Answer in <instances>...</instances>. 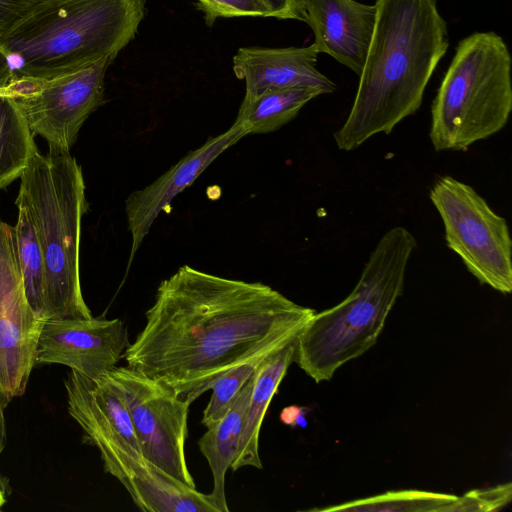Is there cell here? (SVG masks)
I'll return each instance as SVG.
<instances>
[{"label": "cell", "mask_w": 512, "mask_h": 512, "mask_svg": "<svg viewBox=\"0 0 512 512\" xmlns=\"http://www.w3.org/2000/svg\"><path fill=\"white\" fill-rule=\"evenodd\" d=\"M457 496L421 490L389 491L313 511L325 512H439Z\"/></svg>", "instance_id": "ffe728a7"}, {"label": "cell", "mask_w": 512, "mask_h": 512, "mask_svg": "<svg viewBox=\"0 0 512 512\" xmlns=\"http://www.w3.org/2000/svg\"><path fill=\"white\" fill-rule=\"evenodd\" d=\"M43 321L26 297L14 227L0 221V395L5 407L26 391Z\"/></svg>", "instance_id": "30bf717a"}, {"label": "cell", "mask_w": 512, "mask_h": 512, "mask_svg": "<svg viewBox=\"0 0 512 512\" xmlns=\"http://www.w3.org/2000/svg\"><path fill=\"white\" fill-rule=\"evenodd\" d=\"M37 151L34 135L16 101L0 94V189L21 177Z\"/></svg>", "instance_id": "ac0fdd59"}, {"label": "cell", "mask_w": 512, "mask_h": 512, "mask_svg": "<svg viewBox=\"0 0 512 512\" xmlns=\"http://www.w3.org/2000/svg\"><path fill=\"white\" fill-rule=\"evenodd\" d=\"M114 59L106 56L13 97L32 134L48 143L50 153H70L83 123L103 102L104 77Z\"/></svg>", "instance_id": "9c48e42d"}, {"label": "cell", "mask_w": 512, "mask_h": 512, "mask_svg": "<svg viewBox=\"0 0 512 512\" xmlns=\"http://www.w3.org/2000/svg\"><path fill=\"white\" fill-rule=\"evenodd\" d=\"M18 219L14 227L18 260L28 302L36 315L46 318L45 262L37 233L25 205L15 202Z\"/></svg>", "instance_id": "d6986e66"}, {"label": "cell", "mask_w": 512, "mask_h": 512, "mask_svg": "<svg viewBox=\"0 0 512 512\" xmlns=\"http://www.w3.org/2000/svg\"><path fill=\"white\" fill-rule=\"evenodd\" d=\"M5 405L3 403V400L1 398V395H0V454L2 452V450L4 449L5 447V444H6V439H7V436H6V425H5V418H4V410H5Z\"/></svg>", "instance_id": "4316f807"}, {"label": "cell", "mask_w": 512, "mask_h": 512, "mask_svg": "<svg viewBox=\"0 0 512 512\" xmlns=\"http://www.w3.org/2000/svg\"><path fill=\"white\" fill-rule=\"evenodd\" d=\"M278 19H295L304 21L301 0H262Z\"/></svg>", "instance_id": "d4e9b609"}, {"label": "cell", "mask_w": 512, "mask_h": 512, "mask_svg": "<svg viewBox=\"0 0 512 512\" xmlns=\"http://www.w3.org/2000/svg\"><path fill=\"white\" fill-rule=\"evenodd\" d=\"M322 94L313 88L269 90L243 100L234 123L244 127L248 134L270 133L291 121L309 101Z\"/></svg>", "instance_id": "e0dca14e"}, {"label": "cell", "mask_w": 512, "mask_h": 512, "mask_svg": "<svg viewBox=\"0 0 512 512\" xmlns=\"http://www.w3.org/2000/svg\"><path fill=\"white\" fill-rule=\"evenodd\" d=\"M15 202L26 206L45 262L46 318H91L80 283V238L89 203L80 165L70 153L35 152Z\"/></svg>", "instance_id": "5b68a950"}, {"label": "cell", "mask_w": 512, "mask_h": 512, "mask_svg": "<svg viewBox=\"0 0 512 512\" xmlns=\"http://www.w3.org/2000/svg\"><path fill=\"white\" fill-rule=\"evenodd\" d=\"M120 319L48 318L42 323L36 364H61L91 380L116 366L129 346Z\"/></svg>", "instance_id": "8fae6325"}, {"label": "cell", "mask_w": 512, "mask_h": 512, "mask_svg": "<svg viewBox=\"0 0 512 512\" xmlns=\"http://www.w3.org/2000/svg\"><path fill=\"white\" fill-rule=\"evenodd\" d=\"M208 25L219 17H272L262 0H197Z\"/></svg>", "instance_id": "603a6c76"}, {"label": "cell", "mask_w": 512, "mask_h": 512, "mask_svg": "<svg viewBox=\"0 0 512 512\" xmlns=\"http://www.w3.org/2000/svg\"><path fill=\"white\" fill-rule=\"evenodd\" d=\"M295 339L268 355L258 366L245 412L239 447L231 464L236 471L252 466L262 469L259 435L268 406L295 357Z\"/></svg>", "instance_id": "9a60e30c"}, {"label": "cell", "mask_w": 512, "mask_h": 512, "mask_svg": "<svg viewBox=\"0 0 512 512\" xmlns=\"http://www.w3.org/2000/svg\"><path fill=\"white\" fill-rule=\"evenodd\" d=\"M374 6L376 20L355 99L333 134L343 151L376 134H390L414 114L449 47L437 0H375Z\"/></svg>", "instance_id": "7a4b0ae2"}, {"label": "cell", "mask_w": 512, "mask_h": 512, "mask_svg": "<svg viewBox=\"0 0 512 512\" xmlns=\"http://www.w3.org/2000/svg\"><path fill=\"white\" fill-rule=\"evenodd\" d=\"M247 134L244 127L234 123L227 131L210 137L202 146L189 152L153 183L128 196L125 212L132 239L128 267L158 215L222 152Z\"/></svg>", "instance_id": "7c38bea8"}, {"label": "cell", "mask_w": 512, "mask_h": 512, "mask_svg": "<svg viewBox=\"0 0 512 512\" xmlns=\"http://www.w3.org/2000/svg\"><path fill=\"white\" fill-rule=\"evenodd\" d=\"M512 59L495 32H475L455 50L431 108L435 151H464L505 127L512 111Z\"/></svg>", "instance_id": "8992f818"}, {"label": "cell", "mask_w": 512, "mask_h": 512, "mask_svg": "<svg viewBox=\"0 0 512 512\" xmlns=\"http://www.w3.org/2000/svg\"><path fill=\"white\" fill-rule=\"evenodd\" d=\"M264 359L237 365L226 371L213 383L212 395L202 418V424L206 428L217 423L230 410L244 385L256 373L259 364Z\"/></svg>", "instance_id": "44dd1931"}, {"label": "cell", "mask_w": 512, "mask_h": 512, "mask_svg": "<svg viewBox=\"0 0 512 512\" xmlns=\"http://www.w3.org/2000/svg\"><path fill=\"white\" fill-rule=\"evenodd\" d=\"M5 503H6V499H5L4 491H3V489L0 488V510L2 509V507L4 506Z\"/></svg>", "instance_id": "83f0119b"}, {"label": "cell", "mask_w": 512, "mask_h": 512, "mask_svg": "<svg viewBox=\"0 0 512 512\" xmlns=\"http://www.w3.org/2000/svg\"><path fill=\"white\" fill-rule=\"evenodd\" d=\"M417 246L406 228L389 229L378 241L352 292L314 315L295 339L297 365L316 383L358 358L377 341L401 296L409 259Z\"/></svg>", "instance_id": "277c9868"}, {"label": "cell", "mask_w": 512, "mask_h": 512, "mask_svg": "<svg viewBox=\"0 0 512 512\" xmlns=\"http://www.w3.org/2000/svg\"><path fill=\"white\" fill-rule=\"evenodd\" d=\"M315 312L266 284L184 265L159 284L123 358L191 404L229 369L296 338Z\"/></svg>", "instance_id": "6da1fadb"}, {"label": "cell", "mask_w": 512, "mask_h": 512, "mask_svg": "<svg viewBox=\"0 0 512 512\" xmlns=\"http://www.w3.org/2000/svg\"><path fill=\"white\" fill-rule=\"evenodd\" d=\"M446 245L481 283L512 291V240L506 220L470 185L451 176L438 178L430 190Z\"/></svg>", "instance_id": "52a82bcc"}, {"label": "cell", "mask_w": 512, "mask_h": 512, "mask_svg": "<svg viewBox=\"0 0 512 512\" xmlns=\"http://www.w3.org/2000/svg\"><path fill=\"white\" fill-rule=\"evenodd\" d=\"M304 22L314 32L319 53L360 74L376 20L373 5L356 0H301Z\"/></svg>", "instance_id": "5bb4252c"}, {"label": "cell", "mask_w": 512, "mask_h": 512, "mask_svg": "<svg viewBox=\"0 0 512 512\" xmlns=\"http://www.w3.org/2000/svg\"><path fill=\"white\" fill-rule=\"evenodd\" d=\"M101 378L124 401L144 458L196 488L185 455L190 404L164 384L128 366H115Z\"/></svg>", "instance_id": "ba28073f"}, {"label": "cell", "mask_w": 512, "mask_h": 512, "mask_svg": "<svg viewBox=\"0 0 512 512\" xmlns=\"http://www.w3.org/2000/svg\"><path fill=\"white\" fill-rule=\"evenodd\" d=\"M512 499L511 482L490 488L474 489L442 507L439 512H489L497 511Z\"/></svg>", "instance_id": "7402d4cb"}, {"label": "cell", "mask_w": 512, "mask_h": 512, "mask_svg": "<svg viewBox=\"0 0 512 512\" xmlns=\"http://www.w3.org/2000/svg\"><path fill=\"white\" fill-rule=\"evenodd\" d=\"M45 0H0V44Z\"/></svg>", "instance_id": "cb8c5ba5"}, {"label": "cell", "mask_w": 512, "mask_h": 512, "mask_svg": "<svg viewBox=\"0 0 512 512\" xmlns=\"http://www.w3.org/2000/svg\"><path fill=\"white\" fill-rule=\"evenodd\" d=\"M255 374L246 382L230 410L217 423L207 428V432L198 441L199 449L213 475L214 485L210 495L220 512L229 511L225 495V475L239 447Z\"/></svg>", "instance_id": "2e32d148"}, {"label": "cell", "mask_w": 512, "mask_h": 512, "mask_svg": "<svg viewBox=\"0 0 512 512\" xmlns=\"http://www.w3.org/2000/svg\"><path fill=\"white\" fill-rule=\"evenodd\" d=\"M307 412L306 407L296 405L288 406L281 411L280 420L282 423L292 427H305L307 425Z\"/></svg>", "instance_id": "484cf974"}, {"label": "cell", "mask_w": 512, "mask_h": 512, "mask_svg": "<svg viewBox=\"0 0 512 512\" xmlns=\"http://www.w3.org/2000/svg\"><path fill=\"white\" fill-rule=\"evenodd\" d=\"M146 0H45L0 44V93L117 56L136 35Z\"/></svg>", "instance_id": "3957f363"}, {"label": "cell", "mask_w": 512, "mask_h": 512, "mask_svg": "<svg viewBox=\"0 0 512 512\" xmlns=\"http://www.w3.org/2000/svg\"><path fill=\"white\" fill-rule=\"evenodd\" d=\"M315 44L287 48H240L233 57V71L245 81L243 100H251L269 90L313 88L332 93L335 83L316 68Z\"/></svg>", "instance_id": "4fadbf2b"}]
</instances>
